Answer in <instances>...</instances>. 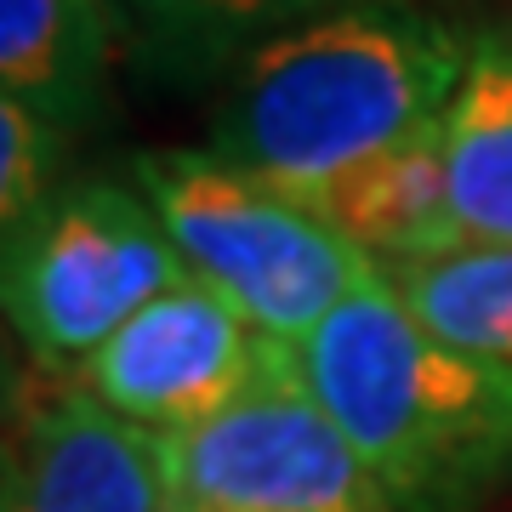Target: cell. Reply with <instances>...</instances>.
Wrapping results in <instances>:
<instances>
[{
  "mask_svg": "<svg viewBox=\"0 0 512 512\" xmlns=\"http://www.w3.org/2000/svg\"><path fill=\"white\" fill-rule=\"evenodd\" d=\"M308 205L382 268L450 256L467 245L456 194H450V165H444V120L376 160L353 165L348 177H336Z\"/></svg>",
  "mask_w": 512,
  "mask_h": 512,
  "instance_id": "8",
  "label": "cell"
},
{
  "mask_svg": "<svg viewBox=\"0 0 512 512\" xmlns=\"http://www.w3.org/2000/svg\"><path fill=\"white\" fill-rule=\"evenodd\" d=\"M467 69V35L421 0H365L262 40L222 86L211 143L296 200L433 131Z\"/></svg>",
  "mask_w": 512,
  "mask_h": 512,
  "instance_id": "1",
  "label": "cell"
},
{
  "mask_svg": "<svg viewBox=\"0 0 512 512\" xmlns=\"http://www.w3.org/2000/svg\"><path fill=\"white\" fill-rule=\"evenodd\" d=\"M126 18H137L154 40L211 57H245L251 46L285 35L296 23L365 6V0H114Z\"/></svg>",
  "mask_w": 512,
  "mask_h": 512,
  "instance_id": "12",
  "label": "cell"
},
{
  "mask_svg": "<svg viewBox=\"0 0 512 512\" xmlns=\"http://www.w3.org/2000/svg\"><path fill=\"white\" fill-rule=\"evenodd\" d=\"M114 57V0H0V86L57 131L86 126Z\"/></svg>",
  "mask_w": 512,
  "mask_h": 512,
  "instance_id": "9",
  "label": "cell"
},
{
  "mask_svg": "<svg viewBox=\"0 0 512 512\" xmlns=\"http://www.w3.org/2000/svg\"><path fill=\"white\" fill-rule=\"evenodd\" d=\"M444 165L467 245H512V23L467 35V69L444 109Z\"/></svg>",
  "mask_w": 512,
  "mask_h": 512,
  "instance_id": "10",
  "label": "cell"
},
{
  "mask_svg": "<svg viewBox=\"0 0 512 512\" xmlns=\"http://www.w3.org/2000/svg\"><path fill=\"white\" fill-rule=\"evenodd\" d=\"M382 274L433 336L512 370V245H461Z\"/></svg>",
  "mask_w": 512,
  "mask_h": 512,
  "instance_id": "11",
  "label": "cell"
},
{
  "mask_svg": "<svg viewBox=\"0 0 512 512\" xmlns=\"http://www.w3.org/2000/svg\"><path fill=\"white\" fill-rule=\"evenodd\" d=\"M268 348L274 342L228 296L188 274L114 330L74 370V382L114 416L148 427L154 439H171L228 410L262 376Z\"/></svg>",
  "mask_w": 512,
  "mask_h": 512,
  "instance_id": "6",
  "label": "cell"
},
{
  "mask_svg": "<svg viewBox=\"0 0 512 512\" xmlns=\"http://www.w3.org/2000/svg\"><path fill=\"white\" fill-rule=\"evenodd\" d=\"M160 456L171 495L200 512H399L285 342L228 410L160 439Z\"/></svg>",
  "mask_w": 512,
  "mask_h": 512,
  "instance_id": "5",
  "label": "cell"
},
{
  "mask_svg": "<svg viewBox=\"0 0 512 512\" xmlns=\"http://www.w3.org/2000/svg\"><path fill=\"white\" fill-rule=\"evenodd\" d=\"M165 512H200V507H188V501H177V495H171V501H165Z\"/></svg>",
  "mask_w": 512,
  "mask_h": 512,
  "instance_id": "14",
  "label": "cell"
},
{
  "mask_svg": "<svg viewBox=\"0 0 512 512\" xmlns=\"http://www.w3.org/2000/svg\"><path fill=\"white\" fill-rule=\"evenodd\" d=\"M188 279L137 183H63L6 234V319L40 370L74 376L114 330Z\"/></svg>",
  "mask_w": 512,
  "mask_h": 512,
  "instance_id": "4",
  "label": "cell"
},
{
  "mask_svg": "<svg viewBox=\"0 0 512 512\" xmlns=\"http://www.w3.org/2000/svg\"><path fill=\"white\" fill-rule=\"evenodd\" d=\"M63 154H69V131L0 97V222L6 234L63 188Z\"/></svg>",
  "mask_w": 512,
  "mask_h": 512,
  "instance_id": "13",
  "label": "cell"
},
{
  "mask_svg": "<svg viewBox=\"0 0 512 512\" xmlns=\"http://www.w3.org/2000/svg\"><path fill=\"white\" fill-rule=\"evenodd\" d=\"M165 501L160 439L35 365L12 416L0 512H165Z\"/></svg>",
  "mask_w": 512,
  "mask_h": 512,
  "instance_id": "7",
  "label": "cell"
},
{
  "mask_svg": "<svg viewBox=\"0 0 512 512\" xmlns=\"http://www.w3.org/2000/svg\"><path fill=\"white\" fill-rule=\"evenodd\" d=\"M421 6H427V0H421ZM433 6H467V0H433Z\"/></svg>",
  "mask_w": 512,
  "mask_h": 512,
  "instance_id": "15",
  "label": "cell"
},
{
  "mask_svg": "<svg viewBox=\"0 0 512 512\" xmlns=\"http://www.w3.org/2000/svg\"><path fill=\"white\" fill-rule=\"evenodd\" d=\"M131 183L160 211L188 274L228 296L268 342H308L348 296L382 279V262L336 234L308 200L262 183L217 148L137 154Z\"/></svg>",
  "mask_w": 512,
  "mask_h": 512,
  "instance_id": "3",
  "label": "cell"
},
{
  "mask_svg": "<svg viewBox=\"0 0 512 512\" xmlns=\"http://www.w3.org/2000/svg\"><path fill=\"white\" fill-rule=\"evenodd\" d=\"M296 365L399 512H478L512 484V370L433 336L387 274L296 342Z\"/></svg>",
  "mask_w": 512,
  "mask_h": 512,
  "instance_id": "2",
  "label": "cell"
}]
</instances>
